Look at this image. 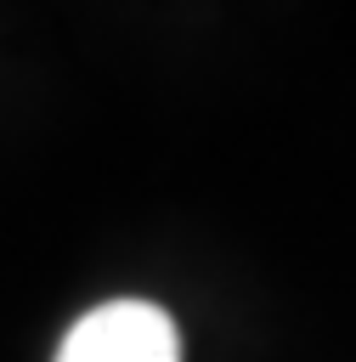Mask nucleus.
<instances>
[{
	"label": "nucleus",
	"instance_id": "f257e3e1",
	"mask_svg": "<svg viewBox=\"0 0 356 362\" xmlns=\"http://www.w3.org/2000/svg\"><path fill=\"white\" fill-rule=\"evenodd\" d=\"M57 362H181V334L153 300H107L62 334Z\"/></svg>",
	"mask_w": 356,
	"mask_h": 362
}]
</instances>
